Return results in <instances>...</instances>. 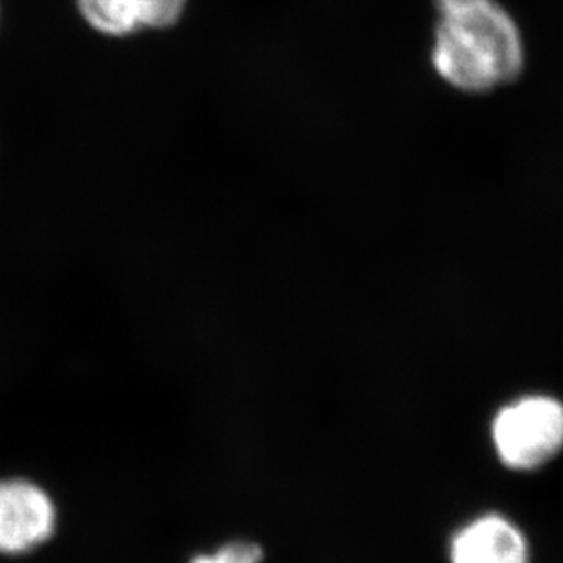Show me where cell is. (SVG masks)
<instances>
[{"label":"cell","instance_id":"cell-1","mask_svg":"<svg viewBox=\"0 0 563 563\" xmlns=\"http://www.w3.org/2000/svg\"><path fill=\"white\" fill-rule=\"evenodd\" d=\"M432 64L446 85L484 93L518 79L526 63L520 27L496 0H434Z\"/></svg>","mask_w":563,"mask_h":563},{"label":"cell","instance_id":"cell-2","mask_svg":"<svg viewBox=\"0 0 563 563\" xmlns=\"http://www.w3.org/2000/svg\"><path fill=\"white\" fill-rule=\"evenodd\" d=\"M496 452L507 467L532 471L563 449V404L549 396H529L507 405L493 427Z\"/></svg>","mask_w":563,"mask_h":563},{"label":"cell","instance_id":"cell-3","mask_svg":"<svg viewBox=\"0 0 563 563\" xmlns=\"http://www.w3.org/2000/svg\"><path fill=\"white\" fill-rule=\"evenodd\" d=\"M55 518L54 501L37 485L24 479L0 482V553L38 548L54 534Z\"/></svg>","mask_w":563,"mask_h":563},{"label":"cell","instance_id":"cell-4","mask_svg":"<svg viewBox=\"0 0 563 563\" xmlns=\"http://www.w3.org/2000/svg\"><path fill=\"white\" fill-rule=\"evenodd\" d=\"M451 563H529V548L509 520L490 515L473 521L454 538Z\"/></svg>","mask_w":563,"mask_h":563},{"label":"cell","instance_id":"cell-5","mask_svg":"<svg viewBox=\"0 0 563 563\" xmlns=\"http://www.w3.org/2000/svg\"><path fill=\"white\" fill-rule=\"evenodd\" d=\"M80 15L96 32L126 37L141 30L135 0H77Z\"/></svg>","mask_w":563,"mask_h":563},{"label":"cell","instance_id":"cell-6","mask_svg":"<svg viewBox=\"0 0 563 563\" xmlns=\"http://www.w3.org/2000/svg\"><path fill=\"white\" fill-rule=\"evenodd\" d=\"M139 24L152 30H166L179 22L187 10L188 0H135Z\"/></svg>","mask_w":563,"mask_h":563},{"label":"cell","instance_id":"cell-7","mask_svg":"<svg viewBox=\"0 0 563 563\" xmlns=\"http://www.w3.org/2000/svg\"><path fill=\"white\" fill-rule=\"evenodd\" d=\"M263 551L255 543L235 542L219 549L216 554H202L190 563H260Z\"/></svg>","mask_w":563,"mask_h":563}]
</instances>
